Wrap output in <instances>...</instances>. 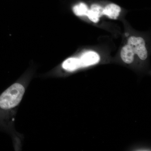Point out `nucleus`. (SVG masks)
<instances>
[{
  "label": "nucleus",
  "mask_w": 151,
  "mask_h": 151,
  "mask_svg": "<svg viewBox=\"0 0 151 151\" xmlns=\"http://www.w3.org/2000/svg\"><path fill=\"white\" fill-rule=\"evenodd\" d=\"M32 76L25 73L0 94V130L12 136L16 149L20 147L22 136L15 129V117Z\"/></svg>",
  "instance_id": "nucleus-1"
},
{
  "label": "nucleus",
  "mask_w": 151,
  "mask_h": 151,
  "mask_svg": "<svg viewBox=\"0 0 151 151\" xmlns=\"http://www.w3.org/2000/svg\"><path fill=\"white\" fill-rule=\"evenodd\" d=\"M128 45L132 47L135 54L137 55L142 60L147 57V51L145 47V42L143 38L132 36L129 38Z\"/></svg>",
  "instance_id": "nucleus-2"
},
{
  "label": "nucleus",
  "mask_w": 151,
  "mask_h": 151,
  "mask_svg": "<svg viewBox=\"0 0 151 151\" xmlns=\"http://www.w3.org/2000/svg\"><path fill=\"white\" fill-rule=\"evenodd\" d=\"M80 60L81 67H85L97 64L100 61V57L97 52L89 51L82 55Z\"/></svg>",
  "instance_id": "nucleus-3"
},
{
  "label": "nucleus",
  "mask_w": 151,
  "mask_h": 151,
  "mask_svg": "<svg viewBox=\"0 0 151 151\" xmlns=\"http://www.w3.org/2000/svg\"><path fill=\"white\" fill-rule=\"evenodd\" d=\"M63 68L68 72H73L81 68L80 58H70L65 60L62 64Z\"/></svg>",
  "instance_id": "nucleus-4"
},
{
  "label": "nucleus",
  "mask_w": 151,
  "mask_h": 151,
  "mask_svg": "<svg viewBox=\"0 0 151 151\" xmlns=\"http://www.w3.org/2000/svg\"><path fill=\"white\" fill-rule=\"evenodd\" d=\"M121 8L119 6L111 4L106 6L103 10V15L107 16L109 18L116 19L120 15Z\"/></svg>",
  "instance_id": "nucleus-5"
},
{
  "label": "nucleus",
  "mask_w": 151,
  "mask_h": 151,
  "mask_svg": "<svg viewBox=\"0 0 151 151\" xmlns=\"http://www.w3.org/2000/svg\"><path fill=\"white\" fill-rule=\"evenodd\" d=\"M134 55L132 47L129 45L124 46L121 50V56L122 60L127 64H130L133 62Z\"/></svg>",
  "instance_id": "nucleus-6"
},
{
  "label": "nucleus",
  "mask_w": 151,
  "mask_h": 151,
  "mask_svg": "<svg viewBox=\"0 0 151 151\" xmlns=\"http://www.w3.org/2000/svg\"><path fill=\"white\" fill-rule=\"evenodd\" d=\"M89 9L85 4L80 3L73 7V12L77 16H86Z\"/></svg>",
  "instance_id": "nucleus-7"
},
{
  "label": "nucleus",
  "mask_w": 151,
  "mask_h": 151,
  "mask_svg": "<svg viewBox=\"0 0 151 151\" xmlns=\"http://www.w3.org/2000/svg\"><path fill=\"white\" fill-rule=\"evenodd\" d=\"M90 9L98 15V16L100 18L103 15V10H104V9L101 6L97 4H92L91 6Z\"/></svg>",
  "instance_id": "nucleus-8"
},
{
  "label": "nucleus",
  "mask_w": 151,
  "mask_h": 151,
  "mask_svg": "<svg viewBox=\"0 0 151 151\" xmlns=\"http://www.w3.org/2000/svg\"><path fill=\"white\" fill-rule=\"evenodd\" d=\"M86 16L88 17V18L94 23H97L99 21V17L98 15L97 14L93 11L91 10V9H89L88 11V13L87 14Z\"/></svg>",
  "instance_id": "nucleus-9"
}]
</instances>
